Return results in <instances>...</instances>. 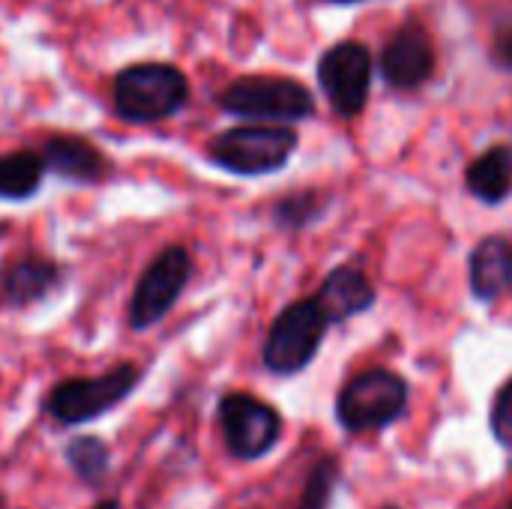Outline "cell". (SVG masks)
I'll return each mask as SVG.
<instances>
[{
  "mask_svg": "<svg viewBox=\"0 0 512 509\" xmlns=\"http://www.w3.org/2000/svg\"><path fill=\"white\" fill-rule=\"evenodd\" d=\"M468 288L480 303L512 294V240L483 237L468 255Z\"/></svg>",
  "mask_w": 512,
  "mask_h": 509,
  "instance_id": "obj_14",
  "label": "cell"
},
{
  "mask_svg": "<svg viewBox=\"0 0 512 509\" xmlns=\"http://www.w3.org/2000/svg\"><path fill=\"white\" fill-rule=\"evenodd\" d=\"M465 189L483 204H504L512 195V147L492 144L465 168Z\"/></svg>",
  "mask_w": 512,
  "mask_h": 509,
  "instance_id": "obj_15",
  "label": "cell"
},
{
  "mask_svg": "<svg viewBox=\"0 0 512 509\" xmlns=\"http://www.w3.org/2000/svg\"><path fill=\"white\" fill-rule=\"evenodd\" d=\"M66 465L72 468V474L87 483V486H99L108 477L111 468V453L105 447V441H99L96 435H81L72 438L66 447Z\"/></svg>",
  "mask_w": 512,
  "mask_h": 509,
  "instance_id": "obj_18",
  "label": "cell"
},
{
  "mask_svg": "<svg viewBox=\"0 0 512 509\" xmlns=\"http://www.w3.org/2000/svg\"><path fill=\"white\" fill-rule=\"evenodd\" d=\"M327 3H360V0H327Z\"/></svg>",
  "mask_w": 512,
  "mask_h": 509,
  "instance_id": "obj_23",
  "label": "cell"
},
{
  "mask_svg": "<svg viewBox=\"0 0 512 509\" xmlns=\"http://www.w3.org/2000/svg\"><path fill=\"white\" fill-rule=\"evenodd\" d=\"M327 327H330V321L324 318L315 297H300V300L288 303L276 315V321L270 324V333L264 339V351H261L264 366L282 378H291V375L309 369V363L321 351Z\"/></svg>",
  "mask_w": 512,
  "mask_h": 509,
  "instance_id": "obj_5",
  "label": "cell"
},
{
  "mask_svg": "<svg viewBox=\"0 0 512 509\" xmlns=\"http://www.w3.org/2000/svg\"><path fill=\"white\" fill-rule=\"evenodd\" d=\"M93 509H120V504L117 501H99Z\"/></svg>",
  "mask_w": 512,
  "mask_h": 509,
  "instance_id": "obj_22",
  "label": "cell"
},
{
  "mask_svg": "<svg viewBox=\"0 0 512 509\" xmlns=\"http://www.w3.org/2000/svg\"><path fill=\"white\" fill-rule=\"evenodd\" d=\"M489 426H492V435L501 447L512 450V378L504 381V387L498 390L495 402H492V411H489Z\"/></svg>",
  "mask_w": 512,
  "mask_h": 509,
  "instance_id": "obj_20",
  "label": "cell"
},
{
  "mask_svg": "<svg viewBox=\"0 0 512 509\" xmlns=\"http://www.w3.org/2000/svg\"><path fill=\"white\" fill-rule=\"evenodd\" d=\"M408 381L384 366L363 369L342 384L336 396V420L348 435L381 432L408 411Z\"/></svg>",
  "mask_w": 512,
  "mask_h": 509,
  "instance_id": "obj_2",
  "label": "cell"
},
{
  "mask_svg": "<svg viewBox=\"0 0 512 509\" xmlns=\"http://www.w3.org/2000/svg\"><path fill=\"white\" fill-rule=\"evenodd\" d=\"M492 57L501 69L512 72V21L498 24L495 39H492Z\"/></svg>",
  "mask_w": 512,
  "mask_h": 509,
  "instance_id": "obj_21",
  "label": "cell"
},
{
  "mask_svg": "<svg viewBox=\"0 0 512 509\" xmlns=\"http://www.w3.org/2000/svg\"><path fill=\"white\" fill-rule=\"evenodd\" d=\"M138 381H141V372L132 363H120L96 378H69V381H60L48 393L45 411L51 420L63 426L93 423L105 417L108 411H114L120 402H126L132 390L138 387Z\"/></svg>",
  "mask_w": 512,
  "mask_h": 509,
  "instance_id": "obj_6",
  "label": "cell"
},
{
  "mask_svg": "<svg viewBox=\"0 0 512 509\" xmlns=\"http://www.w3.org/2000/svg\"><path fill=\"white\" fill-rule=\"evenodd\" d=\"M216 105L231 117L273 126L309 120L315 114L312 90L285 75H240L222 87Z\"/></svg>",
  "mask_w": 512,
  "mask_h": 509,
  "instance_id": "obj_3",
  "label": "cell"
},
{
  "mask_svg": "<svg viewBox=\"0 0 512 509\" xmlns=\"http://www.w3.org/2000/svg\"><path fill=\"white\" fill-rule=\"evenodd\" d=\"M381 509H402V507H396V504H387V507H381Z\"/></svg>",
  "mask_w": 512,
  "mask_h": 509,
  "instance_id": "obj_24",
  "label": "cell"
},
{
  "mask_svg": "<svg viewBox=\"0 0 512 509\" xmlns=\"http://www.w3.org/2000/svg\"><path fill=\"white\" fill-rule=\"evenodd\" d=\"M339 480H342L339 462L333 456H321L309 468L303 492H300L294 509H330L333 507V498H336V489H339Z\"/></svg>",
  "mask_w": 512,
  "mask_h": 509,
  "instance_id": "obj_19",
  "label": "cell"
},
{
  "mask_svg": "<svg viewBox=\"0 0 512 509\" xmlns=\"http://www.w3.org/2000/svg\"><path fill=\"white\" fill-rule=\"evenodd\" d=\"M42 156L39 150H9L0 156V198L27 201L42 186Z\"/></svg>",
  "mask_w": 512,
  "mask_h": 509,
  "instance_id": "obj_16",
  "label": "cell"
},
{
  "mask_svg": "<svg viewBox=\"0 0 512 509\" xmlns=\"http://www.w3.org/2000/svg\"><path fill=\"white\" fill-rule=\"evenodd\" d=\"M219 426L225 450L240 462L267 456L282 438V417L252 393H225L219 399Z\"/></svg>",
  "mask_w": 512,
  "mask_h": 509,
  "instance_id": "obj_7",
  "label": "cell"
},
{
  "mask_svg": "<svg viewBox=\"0 0 512 509\" xmlns=\"http://www.w3.org/2000/svg\"><path fill=\"white\" fill-rule=\"evenodd\" d=\"M63 285V270L51 258L24 255L0 273V300L9 309L33 306L45 297H51Z\"/></svg>",
  "mask_w": 512,
  "mask_h": 509,
  "instance_id": "obj_13",
  "label": "cell"
},
{
  "mask_svg": "<svg viewBox=\"0 0 512 509\" xmlns=\"http://www.w3.org/2000/svg\"><path fill=\"white\" fill-rule=\"evenodd\" d=\"M312 297L330 324L351 321V318H357L375 306V288H372L369 276L351 264L333 267Z\"/></svg>",
  "mask_w": 512,
  "mask_h": 509,
  "instance_id": "obj_12",
  "label": "cell"
},
{
  "mask_svg": "<svg viewBox=\"0 0 512 509\" xmlns=\"http://www.w3.org/2000/svg\"><path fill=\"white\" fill-rule=\"evenodd\" d=\"M507 509H512V501H510V504H507Z\"/></svg>",
  "mask_w": 512,
  "mask_h": 509,
  "instance_id": "obj_25",
  "label": "cell"
},
{
  "mask_svg": "<svg viewBox=\"0 0 512 509\" xmlns=\"http://www.w3.org/2000/svg\"><path fill=\"white\" fill-rule=\"evenodd\" d=\"M45 171L69 180V183H99L108 177L105 153L81 135H48L39 147Z\"/></svg>",
  "mask_w": 512,
  "mask_h": 509,
  "instance_id": "obj_11",
  "label": "cell"
},
{
  "mask_svg": "<svg viewBox=\"0 0 512 509\" xmlns=\"http://www.w3.org/2000/svg\"><path fill=\"white\" fill-rule=\"evenodd\" d=\"M192 276V255L186 246H168L162 249L147 270L141 273L132 300H129V327L132 330H150L159 324L174 303L180 300L186 282Z\"/></svg>",
  "mask_w": 512,
  "mask_h": 509,
  "instance_id": "obj_8",
  "label": "cell"
},
{
  "mask_svg": "<svg viewBox=\"0 0 512 509\" xmlns=\"http://www.w3.org/2000/svg\"><path fill=\"white\" fill-rule=\"evenodd\" d=\"M297 144H300V135L291 126L246 123V126H231L213 135L207 144V156L213 165H219L228 174L264 177V174L282 171L291 162Z\"/></svg>",
  "mask_w": 512,
  "mask_h": 509,
  "instance_id": "obj_4",
  "label": "cell"
},
{
  "mask_svg": "<svg viewBox=\"0 0 512 509\" xmlns=\"http://www.w3.org/2000/svg\"><path fill=\"white\" fill-rule=\"evenodd\" d=\"M189 102V78L183 69L159 60L123 66L111 81L114 114L126 123L147 126L174 117Z\"/></svg>",
  "mask_w": 512,
  "mask_h": 509,
  "instance_id": "obj_1",
  "label": "cell"
},
{
  "mask_svg": "<svg viewBox=\"0 0 512 509\" xmlns=\"http://www.w3.org/2000/svg\"><path fill=\"white\" fill-rule=\"evenodd\" d=\"M318 84L330 102V108L354 120L369 102L372 87V54L363 42L345 39L330 45L318 60Z\"/></svg>",
  "mask_w": 512,
  "mask_h": 509,
  "instance_id": "obj_9",
  "label": "cell"
},
{
  "mask_svg": "<svg viewBox=\"0 0 512 509\" xmlns=\"http://www.w3.org/2000/svg\"><path fill=\"white\" fill-rule=\"evenodd\" d=\"M435 42L420 21H405L381 48V75L396 90H417L435 75Z\"/></svg>",
  "mask_w": 512,
  "mask_h": 509,
  "instance_id": "obj_10",
  "label": "cell"
},
{
  "mask_svg": "<svg viewBox=\"0 0 512 509\" xmlns=\"http://www.w3.org/2000/svg\"><path fill=\"white\" fill-rule=\"evenodd\" d=\"M327 210V195L321 189H297L273 204V222L285 231H303L315 225Z\"/></svg>",
  "mask_w": 512,
  "mask_h": 509,
  "instance_id": "obj_17",
  "label": "cell"
}]
</instances>
